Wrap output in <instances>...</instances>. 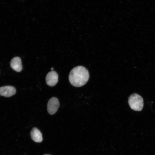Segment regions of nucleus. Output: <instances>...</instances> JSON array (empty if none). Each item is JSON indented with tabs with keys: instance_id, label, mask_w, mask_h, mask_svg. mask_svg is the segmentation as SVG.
<instances>
[{
	"instance_id": "nucleus-1",
	"label": "nucleus",
	"mask_w": 155,
	"mask_h": 155,
	"mask_svg": "<svg viewBox=\"0 0 155 155\" xmlns=\"http://www.w3.org/2000/svg\"><path fill=\"white\" fill-rule=\"evenodd\" d=\"M89 75L88 70L85 67L79 66L73 68L70 71L69 80L70 84L76 87L84 85L88 81Z\"/></svg>"
},
{
	"instance_id": "nucleus-2",
	"label": "nucleus",
	"mask_w": 155,
	"mask_h": 155,
	"mask_svg": "<svg viewBox=\"0 0 155 155\" xmlns=\"http://www.w3.org/2000/svg\"><path fill=\"white\" fill-rule=\"evenodd\" d=\"M128 102L130 108L134 111H140L143 108V98L137 94L133 93L130 95L129 97Z\"/></svg>"
},
{
	"instance_id": "nucleus-3",
	"label": "nucleus",
	"mask_w": 155,
	"mask_h": 155,
	"mask_svg": "<svg viewBox=\"0 0 155 155\" xmlns=\"http://www.w3.org/2000/svg\"><path fill=\"white\" fill-rule=\"evenodd\" d=\"M59 103L58 99L56 97H53L49 100L47 104V110L50 115L54 114L57 111Z\"/></svg>"
},
{
	"instance_id": "nucleus-4",
	"label": "nucleus",
	"mask_w": 155,
	"mask_h": 155,
	"mask_svg": "<svg viewBox=\"0 0 155 155\" xmlns=\"http://www.w3.org/2000/svg\"><path fill=\"white\" fill-rule=\"evenodd\" d=\"M45 79L48 85L53 86H55L58 82V75L56 71H51L47 74Z\"/></svg>"
},
{
	"instance_id": "nucleus-5",
	"label": "nucleus",
	"mask_w": 155,
	"mask_h": 155,
	"mask_svg": "<svg viewBox=\"0 0 155 155\" xmlns=\"http://www.w3.org/2000/svg\"><path fill=\"white\" fill-rule=\"evenodd\" d=\"M16 92L15 88L11 86H6L0 88V95L9 97L15 94Z\"/></svg>"
},
{
	"instance_id": "nucleus-6",
	"label": "nucleus",
	"mask_w": 155,
	"mask_h": 155,
	"mask_svg": "<svg viewBox=\"0 0 155 155\" xmlns=\"http://www.w3.org/2000/svg\"><path fill=\"white\" fill-rule=\"evenodd\" d=\"M10 65L12 68L17 72H20L22 70L21 61L19 57L13 58L11 61Z\"/></svg>"
},
{
	"instance_id": "nucleus-7",
	"label": "nucleus",
	"mask_w": 155,
	"mask_h": 155,
	"mask_svg": "<svg viewBox=\"0 0 155 155\" xmlns=\"http://www.w3.org/2000/svg\"><path fill=\"white\" fill-rule=\"evenodd\" d=\"M30 136L34 142L40 143L42 140V134L40 130L36 127L33 128L30 132Z\"/></svg>"
},
{
	"instance_id": "nucleus-8",
	"label": "nucleus",
	"mask_w": 155,
	"mask_h": 155,
	"mask_svg": "<svg viewBox=\"0 0 155 155\" xmlns=\"http://www.w3.org/2000/svg\"><path fill=\"white\" fill-rule=\"evenodd\" d=\"M54 69L53 67H52L51 68V70H52V71H53V70Z\"/></svg>"
},
{
	"instance_id": "nucleus-9",
	"label": "nucleus",
	"mask_w": 155,
	"mask_h": 155,
	"mask_svg": "<svg viewBox=\"0 0 155 155\" xmlns=\"http://www.w3.org/2000/svg\"><path fill=\"white\" fill-rule=\"evenodd\" d=\"M48 155V154H45V155Z\"/></svg>"
}]
</instances>
